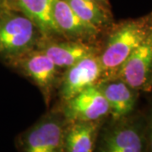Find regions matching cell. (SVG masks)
Instances as JSON below:
<instances>
[{
    "label": "cell",
    "mask_w": 152,
    "mask_h": 152,
    "mask_svg": "<svg viewBox=\"0 0 152 152\" xmlns=\"http://www.w3.org/2000/svg\"><path fill=\"white\" fill-rule=\"evenodd\" d=\"M6 9H9L8 0H0V13L5 10Z\"/></svg>",
    "instance_id": "obj_16"
},
{
    "label": "cell",
    "mask_w": 152,
    "mask_h": 152,
    "mask_svg": "<svg viewBox=\"0 0 152 152\" xmlns=\"http://www.w3.org/2000/svg\"><path fill=\"white\" fill-rule=\"evenodd\" d=\"M52 12L55 24L64 38L92 43L102 32L78 16L64 0H53Z\"/></svg>",
    "instance_id": "obj_10"
},
{
    "label": "cell",
    "mask_w": 152,
    "mask_h": 152,
    "mask_svg": "<svg viewBox=\"0 0 152 152\" xmlns=\"http://www.w3.org/2000/svg\"><path fill=\"white\" fill-rule=\"evenodd\" d=\"M53 0H8L10 9L22 13L37 26L43 37H63L53 18Z\"/></svg>",
    "instance_id": "obj_12"
},
{
    "label": "cell",
    "mask_w": 152,
    "mask_h": 152,
    "mask_svg": "<svg viewBox=\"0 0 152 152\" xmlns=\"http://www.w3.org/2000/svg\"><path fill=\"white\" fill-rule=\"evenodd\" d=\"M95 152H147L145 115L133 113L104 122Z\"/></svg>",
    "instance_id": "obj_2"
},
{
    "label": "cell",
    "mask_w": 152,
    "mask_h": 152,
    "mask_svg": "<svg viewBox=\"0 0 152 152\" xmlns=\"http://www.w3.org/2000/svg\"><path fill=\"white\" fill-rule=\"evenodd\" d=\"M98 88L110 107L109 118L118 119L134 112L139 91L118 77L100 80Z\"/></svg>",
    "instance_id": "obj_11"
},
{
    "label": "cell",
    "mask_w": 152,
    "mask_h": 152,
    "mask_svg": "<svg viewBox=\"0 0 152 152\" xmlns=\"http://www.w3.org/2000/svg\"><path fill=\"white\" fill-rule=\"evenodd\" d=\"M9 66L27 77L40 89L47 104L53 93L58 88L62 69L38 49H33L10 63Z\"/></svg>",
    "instance_id": "obj_5"
},
{
    "label": "cell",
    "mask_w": 152,
    "mask_h": 152,
    "mask_svg": "<svg viewBox=\"0 0 152 152\" xmlns=\"http://www.w3.org/2000/svg\"><path fill=\"white\" fill-rule=\"evenodd\" d=\"M67 121L59 109L52 110L16 138L20 152H65L64 135Z\"/></svg>",
    "instance_id": "obj_4"
},
{
    "label": "cell",
    "mask_w": 152,
    "mask_h": 152,
    "mask_svg": "<svg viewBox=\"0 0 152 152\" xmlns=\"http://www.w3.org/2000/svg\"><path fill=\"white\" fill-rule=\"evenodd\" d=\"M92 1L96 2V3H98V4H102V5L105 6V7H107V8H110L108 0H92Z\"/></svg>",
    "instance_id": "obj_17"
},
{
    "label": "cell",
    "mask_w": 152,
    "mask_h": 152,
    "mask_svg": "<svg viewBox=\"0 0 152 152\" xmlns=\"http://www.w3.org/2000/svg\"><path fill=\"white\" fill-rule=\"evenodd\" d=\"M36 49L47 55L62 70L86 57L99 54L101 51L92 43L64 37H42Z\"/></svg>",
    "instance_id": "obj_8"
},
{
    "label": "cell",
    "mask_w": 152,
    "mask_h": 152,
    "mask_svg": "<svg viewBox=\"0 0 152 152\" xmlns=\"http://www.w3.org/2000/svg\"><path fill=\"white\" fill-rule=\"evenodd\" d=\"M151 74L152 27L141 43L121 66L115 77L120 78L138 91H145Z\"/></svg>",
    "instance_id": "obj_9"
},
{
    "label": "cell",
    "mask_w": 152,
    "mask_h": 152,
    "mask_svg": "<svg viewBox=\"0 0 152 152\" xmlns=\"http://www.w3.org/2000/svg\"><path fill=\"white\" fill-rule=\"evenodd\" d=\"M59 110L67 122H97L110 117V107L97 85L62 102Z\"/></svg>",
    "instance_id": "obj_6"
},
{
    "label": "cell",
    "mask_w": 152,
    "mask_h": 152,
    "mask_svg": "<svg viewBox=\"0 0 152 152\" xmlns=\"http://www.w3.org/2000/svg\"><path fill=\"white\" fill-rule=\"evenodd\" d=\"M146 118V140H147V152H152V104L150 107Z\"/></svg>",
    "instance_id": "obj_15"
},
{
    "label": "cell",
    "mask_w": 152,
    "mask_h": 152,
    "mask_svg": "<svg viewBox=\"0 0 152 152\" xmlns=\"http://www.w3.org/2000/svg\"><path fill=\"white\" fill-rule=\"evenodd\" d=\"M102 77L99 54L88 56L76 62L62 74L58 92L62 102L74 97L86 88L96 85Z\"/></svg>",
    "instance_id": "obj_7"
},
{
    "label": "cell",
    "mask_w": 152,
    "mask_h": 152,
    "mask_svg": "<svg viewBox=\"0 0 152 152\" xmlns=\"http://www.w3.org/2000/svg\"><path fill=\"white\" fill-rule=\"evenodd\" d=\"M152 91V74L151 75V78H150V80H149V83L147 85L146 87V91Z\"/></svg>",
    "instance_id": "obj_18"
},
{
    "label": "cell",
    "mask_w": 152,
    "mask_h": 152,
    "mask_svg": "<svg viewBox=\"0 0 152 152\" xmlns=\"http://www.w3.org/2000/svg\"><path fill=\"white\" fill-rule=\"evenodd\" d=\"M104 122H67L64 135V151H96L99 131Z\"/></svg>",
    "instance_id": "obj_13"
},
{
    "label": "cell",
    "mask_w": 152,
    "mask_h": 152,
    "mask_svg": "<svg viewBox=\"0 0 152 152\" xmlns=\"http://www.w3.org/2000/svg\"><path fill=\"white\" fill-rule=\"evenodd\" d=\"M152 27V13L145 16L113 24L110 27L99 58L102 69L101 80L113 78L127 58L141 43Z\"/></svg>",
    "instance_id": "obj_1"
},
{
    "label": "cell",
    "mask_w": 152,
    "mask_h": 152,
    "mask_svg": "<svg viewBox=\"0 0 152 152\" xmlns=\"http://www.w3.org/2000/svg\"><path fill=\"white\" fill-rule=\"evenodd\" d=\"M43 37L28 17L13 9L0 13V60L8 65L36 49Z\"/></svg>",
    "instance_id": "obj_3"
},
{
    "label": "cell",
    "mask_w": 152,
    "mask_h": 152,
    "mask_svg": "<svg viewBox=\"0 0 152 152\" xmlns=\"http://www.w3.org/2000/svg\"><path fill=\"white\" fill-rule=\"evenodd\" d=\"M83 20L99 30L110 29L113 25L110 8H107L92 0H64Z\"/></svg>",
    "instance_id": "obj_14"
}]
</instances>
